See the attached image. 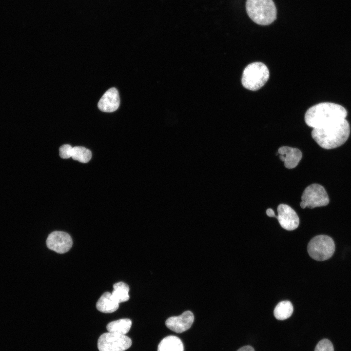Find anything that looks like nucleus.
Listing matches in <instances>:
<instances>
[{"instance_id":"16","label":"nucleus","mask_w":351,"mask_h":351,"mask_svg":"<svg viewBox=\"0 0 351 351\" xmlns=\"http://www.w3.org/2000/svg\"><path fill=\"white\" fill-rule=\"evenodd\" d=\"M293 311L292 303L288 300H284L278 303L275 306L273 314L278 320H283L289 318L292 314Z\"/></svg>"},{"instance_id":"20","label":"nucleus","mask_w":351,"mask_h":351,"mask_svg":"<svg viewBox=\"0 0 351 351\" xmlns=\"http://www.w3.org/2000/svg\"><path fill=\"white\" fill-rule=\"evenodd\" d=\"M73 147L69 144L62 145L59 149L60 156L62 158H68L71 157Z\"/></svg>"},{"instance_id":"21","label":"nucleus","mask_w":351,"mask_h":351,"mask_svg":"<svg viewBox=\"0 0 351 351\" xmlns=\"http://www.w3.org/2000/svg\"><path fill=\"white\" fill-rule=\"evenodd\" d=\"M237 351H254V350L252 346L247 345L241 347Z\"/></svg>"},{"instance_id":"14","label":"nucleus","mask_w":351,"mask_h":351,"mask_svg":"<svg viewBox=\"0 0 351 351\" xmlns=\"http://www.w3.org/2000/svg\"><path fill=\"white\" fill-rule=\"evenodd\" d=\"M184 347L181 340L174 335L164 338L159 343L157 351H183Z\"/></svg>"},{"instance_id":"11","label":"nucleus","mask_w":351,"mask_h":351,"mask_svg":"<svg viewBox=\"0 0 351 351\" xmlns=\"http://www.w3.org/2000/svg\"><path fill=\"white\" fill-rule=\"evenodd\" d=\"M120 104L117 90L114 87L108 89L98 101V109L103 112L111 113L116 111Z\"/></svg>"},{"instance_id":"13","label":"nucleus","mask_w":351,"mask_h":351,"mask_svg":"<svg viewBox=\"0 0 351 351\" xmlns=\"http://www.w3.org/2000/svg\"><path fill=\"white\" fill-rule=\"evenodd\" d=\"M119 303L114 298L112 293L104 292L98 300L96 308L104 313H112L117 310Z\"/></svg>"},{"instance_id":"19","label":"nucleus","mask_w":351,"mask_h":351,"mask_svg":"<svg viewBox=\"0 0 351 351\" xmlns=\"http://www.w3.org/2000/svg\"><path fill=\"white\" fill-rule=\"evenodd\" d=\"M314 351H334L332 343L327 339L320 340L315 347Z\"/></svg>"},{"instance_id":"12","label":"nucleus","mask_w":351,"mask_h":351,"mask_svg":"<svg viewBox=\"0 0 351 351\" xmlns=\"http://www.w3.org/2000/svg\"><path fill=\"white\" fill-rule=\"evenodd\" d=\"M279 158L284 162V166L288 169L296 167L302 157V152L295 148L282 146L278 150Z\"/></svg>"},{"instance_id":"2","label":"nucleus","mask_w":351,"mask_h":351,"mask_svg":"<svg viewBox=\"0 0 351 351\" xmlns=\"http://www.w3.org/2000/svg\"><path fill=\"white\" fill-rule=\"evenodd\" d=\"M350 134V124L345 119L323 128L313 129L311 134L312 138L321 147L331 149L343 144L349 138Z\"/></svg>"},{"instance_id":"1","label":"nucleus","mask_w":351,"mask_h":351,"mask_svg":"<svg viewBox=\"0 0 351 351\" xmlns=\"http://www.w3.org/2000/svg\"><path fill=\"white\" fill-rule=\"evenodd\" d=\"M347 116V110L341 105L322 102L313 105L307 111L305 121L308 126L313 129H321L346 119Z\"/></svg>"},{"instance_id":"7","label":"nucleus","mask_w":351,"mask_h":351,"mask_svg":"<svg viewBox=\"0 0 351 351\" xmlns=\"http://www.w3.org/2000/svg\"><path fill=\"white\" fill-rule=\"evenodd\" d=\"M131 345L132 340L127 336L110 332L101 334L98 341L99 351H125Z\"/></svg>"},{"instance_id":"5","label":"nucleus","mask_w":351,"mask_h":351,"mask_svg":"<svg viewBox=\"0 0 351 351\" xmlns=\"http://www.w3.org/2000/svg\"><path fill=\"white\" fill-rule=\"evenodd\" d=\"M307 251L312 259L325 261L331 258L335 251V244L331 237L326 235H318L309 242Z\"/></svg>"},{"instance_id":"18","label":"nucleus","mask_w":351,"mask_h":351,"mask_svg":"<svg viewBox=\"0 0 351 351\" xmlns=\"http://www.w3.org/2000/svg\"><path fill=\"white\" fill-rule=\"evenodd\" d=\"M71 157L75 160L82 163H87L91 159L92 153L88 149L81 147H73Z\"/></svg>"},{"instance_id":"10","label":"nucleus","mask_w":351,"mask_h":351,"mask_svg":"<svg viewBox=\"0 0 351 351\" xmlns=\"http://www.w3.org/2000/svg\"><path fill=\"white\" fill-rule=\"evenodd\" d=\"M194 321L193 313L187 311L180 315L169 317L166 320L165 324L171 330L177 333H181L190 329Z\"/></svg>"},{"instance_id":"6","label":"nucleus","mask_w":351,"mask_h":351,"mask_svg":"<svg viewBox=\"0 0 351 351\" xmlns=\"http://www.w3.org/2000/svg\"><path fill=\"white\" fill-rule=\"evenodd\" d=\"M300 203L301 207L313 209L327 205L330 201L325 188L321 185L314 183L307 187L304 190Z\"/></svg>"},{"instance_id":"15","label":"nucleus","mask_w":351,"mask_h":351,"mask_svg":"<svg viewBox=\"0 0 351 351\" xmlns=\"http://www.w3.org/2000/svg\"><path fill=\"white\" fill-rule=\"evenodd\" d=\"M131 326V320L128 318H124L109 323L106 328L108 332L125 335L129 331Z\"/></svg>"},{"instance_id":"3","label":"nucleus","mask_w":351,"mask_h":351,"mask_svg":"<svg viewBox=\"0 0 351 351\" xmlns=\"http://www.w3.org/2000/svg\"><path fill=\"white\" fill-rule=\"evenodd\" d=\"M246 9L250 19L259 25H269L276 19V9L273 0H247Z\"/></svg>"},{"instance_id":"17","label":"nucleus","mask_w":351,"mask_h":351,"mask_svg":"<svg viewBox=\"0 0 351 351\" xmlns=\"http://www.w3.org/2000/svg\"><path fill=\"white\" fill-rule=\"evenodd\" d=\"M129 287L123 282L116 283L113 285L112 294L114 298L119 303L127 301L129 299Z\"/></svg>"},{"instance_id":"4","label":"nucleus","mask_w":351,"mask_h":351,"mask_svg":"<svg viewBox=\"0 0 351 351\" xmlns=\"http://www.w3.org/2000/svg\"><path fill=\"white\" fill-rule=\"evenodd\" d=\"M269 77V71L266 65L261 62H254L244 69L241 82L246 89L256 91L265 85Z\"/></svg>"},{"instance_id":"8","label":"nucleus","mask_w":351,"mask_h":351,"mask_svg":"<svg viewBox=\"0 0 351 351\" xmlns=\"http://www.w3.org/2000/svg\"><path fill=\"white\" fill-rule=\"evenodd\" d=\"M72 244L73 241L70 235L61 231H55L51 233L46 239L47 247L59 254H63L68 252Z\"/></svg>"},{"instance_id":"9","label":"nucleus","mask_w":351,"mask_h":351,"mask_svg":"<svg viewBox=\"0 0 351 351\" xmlns=\"http://www.w3.org/2000/svg\"><path fill=\"white\" fill-rule=\"evenodd\" d=\"M277 219L280 226L288 231L296 229L299 224V218L295 211L285 204H279L277 208Z\"/></svg>"},{"instance_id":"22","label":"nucleus","mask_w":351,"mask_h":351,"mask_svg":"<svg viewBox=\"0 0 351 351\" xmlns=\"http://www.w3.org/2000/svg\"><path fill=\"white\" fill-rule=\"evenodd\" d=\"M266 214L267 215L270 217H276V216L275 215L273 210L271 208H269L266 210Z\"/></svg>"}]
</instances>
